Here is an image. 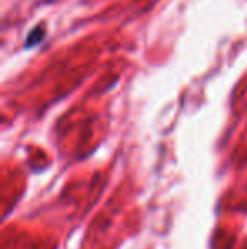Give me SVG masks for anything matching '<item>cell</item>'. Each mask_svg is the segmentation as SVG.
Masks as SVG:
<instances>
[{
  "instance_id": "6da1fadb",
  "label": "cell",
  "mask_w": 247,
  "mask_h": 249,
  "mask_svg": "<svg viewBox=\"0 0 247 249\" xmlns=\"http://www.w3.org/2000/svg\"><path fill=\"white\" fill-rule=\"evenodd\" d=\"M46 37V29L43 26H36L26 37V48H34Z\"/></svg>"
}]
</instances>
